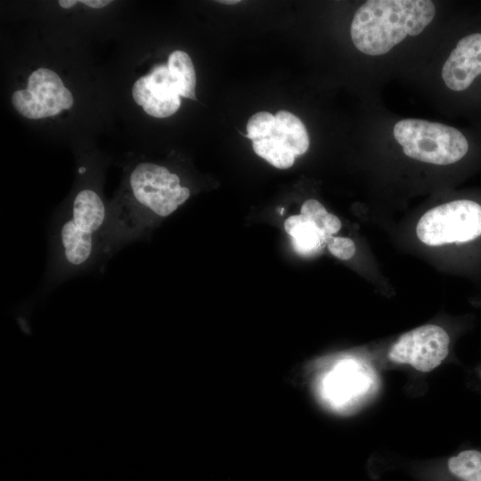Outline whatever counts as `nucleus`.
<instances>
[{
	"instance_id": "1",
	"label": "nucleus",
	"mask_w": 481,
	"mask_h": 481,
	"mask_svg": "<svg viewBox=\"0 0 481 481\" xmlns=\"http://www.w3.org/2000/svg\"><path fill=\"white\" fill-rule=\"evenodd\" d=\"M128 183L130 201L109 209L101 256L110 257L140 240L156 219L171 215L191 195L176 174L155 163H139L129 175Z\"/></svg>"
},
{
	"instance_id": "2",
	"label": "nucleus",
	"mask_w": 481,
	"mask_h": 481,
	"mask_svg": "<svg viewBox=\"0 0 481 481\" xmlns=\"http://www.w3.org/2000/svg\"><path fill=\"white\" fill-rule=\"evenodd\" d=\"M435 13V5L428 0L366 1L355 12L351 38L362 53L381 55L406 36L422 32Z\"/></svg>"
},
{
	"instance_id": "3",
	"label": "nucleus",
	"mask_w": 481,
	"mask_h": 481,
	"mask_svg": "<svg viewBox=\"0 0 481 481\" xmlns=\"http://www.w3.org/2000/svg\"><path fill=\"white\" fill-rule=\"evenodd\" d=\"M393 132L404 153L422 162L452 164L469 150L468 140L461 132L440 123L405 118L395 125Z\"/></svg>"
},
{
	"instance_id": "4",
	"label": "nucleus",
	"mask_w": 481,
	"mask_h": 481,
	"mask_svg": "<svg viewBox=\"0 0 481 481\" xmlns=\"http://www.w3.org/2000/svg\"><path fill=\"white\" fill-rule=\"evenodd\" d=\"M416 232L429 246L473 240L481 235V205L469 200L439 205L421 216Z\"/></svg>"
},
{
	"instance_id": "5",
	"label": "nucleus",
	"mask_w": 481,
	"mask_h": 481,
	"mask_svg": "<svg viewBox=\"0 0 481 481\" xmlns=\"http://www.w3.org/2000/svg\"><path fill=\"white\" fill-rule=\"evenodd\" d=\"M450 338L440 326L427 324L404 333L391 346L388 358L428 372L448 355Z\"/></svg>"
},
{
	"instance_id": "6",
	"label": "nucleus",
	"mask_w": 481,
	"mask_h": 481,
	"mask_svg": "<svg viewBox=\"0 0 481 481\" xmlns=\"http://www.w3.org/2000/svg\"><path fill=\"white\" fill-rule=\"evenodd\" d=\"M132 96L136 104L154 118L169 117L181 106L176 83L164 64L155 66L149 74L137 79Z\"/></svg>"
},
{
	"instance_id": "7",
	"label": "nucleus",
	"mask_w": 481,
	"mask_h": 481,
	"mask_svg": "<svg viewBox=\"0 0 481 481\" xmlns=\"http://www.w3.org/2000/svg\"><path fill=\"white\" fill-rule=\"evenodd\" d=\"M481 74V33L461 38L442 69V78L448 88L463 91Z\"/></svg>"
},
{
	"instance_id": "8",
	"label": "nucleus",
	"mask_w": 481,
	"mask_h": 481,
	"mask_svg": "<svg viewBox=\"0 0 481 481\" xmlns=\"http://www.w3.org/2000/svg\"><path fill=\"white\" fill-rule=\"evenodd\" d=\"M359 370L354 361L338 362L321 381L322 399L335 408L346 406L363 390L364 380Z\"/></svg>"
},
{
	"instance_id": "9",
	"label": "nucleus",
	"mask_w": 481,
	"mask_h": 481,
	"mask_svg": "<svg viewBox=\"0 0 481 481\" xmlns=\"http://www.w3.org/2000/svg\"><path fill=\"white\" fill-rule=\"evenodd\" d=\"M284 230L292 238L296 251L304 256L318 253L330 238L314 221L301 214L288 217Z\"/></svg>"
},
{
	"instance_id": "10",
	"label": "nucleus",
	"mask_w": 481,
	"mask_h": 481,
	"mask_svg": "<svg viewBox=\"0 0 481 481\" xmlns=\"http://www.w3.org/2000/svg\"><path fill=\"white\" fill-rule=\"evenodd\" d=\"M272 136L280 138L295 154L300 156L309 148V136L298 117L287 110L276 113Z\"/></svg>"
},
{
	"instance_id": "11",
	"label": "nucleus",
	"mask_w": 481,
	"mask_h": 481,
	"mask_svg": "<svg viewBox=\"0 0 481 481\" xmlns=\"http://www.w3.org/2000/svg\"><path fill=\"white\" fill-rule=\"evenodd\" d=\"M169 72L176 83L180 96L197 100L196 73L191 57L183 51L173 52L167 61Z\"/></svg>"
},
{
	"instance_id": "12",
	"label": "nucleus",
	"mask_w": 481,
	"mask_h": 481,
	"mask_svg": "<svg viewBox=\"0 0 481 481\" xmlns=\"http://www.w3.org/2000/svg\"><path fill=\"white\" fill-rule=\"evenodd\" d=\"M252 148L257 155L276 168L286 169L294 164L295 154L276 136L256 140L252 143Z\"/></svg>"
},
{
	"instance_id": "13",
	"label": "nucleus",
	"mask_w": 481,
	"mask_h": 481,
	"mask_svg": "<svg viewBox=\"0 0 481 481\" xmlns=\"http://www.w3.org/2000/svg\"><path fill=\"white\" fill-rule=\"evenodd\" d=\"M275 117L268 111H259L250 117L247 123L246 137L252 142L273 135Z\"/></svg>"
},
{
	"instance_id": "14",
	"label": "nucleus",
	"mask_w": 481,
	"mask_h": 481,
	"mask_svg": "<svg viewBox=\"0 0 481 481\" xmlns=\"http://www.w3.org/2000/svg\"><path fill=\"white\" fill-rule=\"evenodd\" d=\"M326 245L329 251L341 260H348L355 253V245L349 238L330 236Z\"/></svg>"
},
{
	"instance_id": "15",
	"label": "nucleus",
	"mask_w": 481,
	"mask_h": 481,
	"mask_svg": "<svg viewBox=\"0 0 481 481\" xmlns=\"http://www.w3.org/2000/svg\"><path fill=\"white\" fill-rule=\"evenodd\" d=\"M300 214L314 221L322 231L323 220L328 212L321 202L314 199L306 200L301 206Z\"/></svg>"
},
{
	"instance_id": "16",
	"label": "nucleus",
	"mask_w": 481,
	"mask_h": 481,
	"mask_svg": "<svg viewBox=\"0 0 481 481\" xmlns=\"http://www.w3.org/2000/svg\"><path fill=\"white\" fill-rule=\"evenodd\" d=\"M341 228V222L338 216L333 214L328 213L323 220L322 232L327 237L332 236L338 232Z\"/></svg>"
},
{
	"instance_id": "17",
	"label": "nucleus",
	"mask_w": 481,
	"mask_h": 481,
	"mask_svg": "<svg viewBox=\"0 0 481 481\" xmlns=\"http://www.w3.org/2000/svg\"><path fill=\"white\" fill-rule=\"evenodd\" d=\"M58 102L60 108L62 110H69L73 105V95L70 91L64 87L58 94Z\"/></svg>"
},
{
	"instance_id": "18",
	"label": "nucleus",
	"mask_w": 481,
	"mask_h": 481,
	"mask_svg": "<svg viewBox=\"0 0 481 481\" xmlns=\"http://www.w3.org/2000/svg\"><path fill=\"white\" fill-rule=\"evenodd\" d=\"M80 3L92 8H102L111 3L110 0H81Z\"/></svg>"
},
{
	"instance_id": "19",
	"label": "nucleus",
	"mask_w": 481,
	"mask_h": 481,
	"mask_svg": "<svg viewBox=\"0 0 481 481\" xmlns=\"http://www.w3.org/2000/svg\"><path fill=\"white\" fill-rule=\"evenodd\" d=\"M79 1L76 0H60L58 3L62 8L68 9L77 4Z\"/></svg>"
},
{
	"instance_id": "20",
	"label": "nucleus",
	"mask_w": 481,
	"mask_h": 481,
	"mask_svg": "<svg viewBox=\"0 0 481 481\" xmlns=\"http://www.w3.org/2000/svg\"><path fill=\"white\" fill-rule=\"evenodd\" d=\"M217 2L221 4H235L240 3V0H222V1L220 0Z\"/></svg>"
}]
</instances>
